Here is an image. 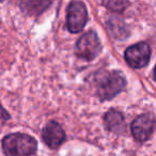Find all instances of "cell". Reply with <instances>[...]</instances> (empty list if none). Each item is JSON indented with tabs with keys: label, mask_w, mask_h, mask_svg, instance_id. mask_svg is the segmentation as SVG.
I'll return each mask as SVG.
<instances>
[{
	"label": "cell",
	"mask_w": 156,
	"mask_h": 156,
	"mask_svg": "<svg viewBox=\"0 0 156 156\" xmlns=\"http://www.w3.org/2000/svg\"><path fill=\"white\" fill-rule=\"evenodd\" d=\"M105 125L109 132L121 133L124 129V117L120 111L110 109L105 115Z\"/></svg>",
	"instance_id": "cell-8"
},
{
	"label": "cell",
	"mask_w": 156,
	"mask_h": 156,
	"mask_svg": "<svg viewBox=\"0 0 156 156\" xmlns=\"http://www.w3.org/2000/svg\"><path fill=\"white\" fill-rule=\"evenodd\" d=\"M42 138L50 149H57L65 140V133L59 123L49 122L42 132Z\"/></svg>",
	"instance_id": "cell-7"
},
{
	"label": "cell",
	"mask_w": 156,
	"mask_h": 156,
	"mask_svg": "<svg viewBox=\"0 0 156 156\" xmlns=\"http://www.w3.org/2000/svg\"><path fill=\"white\" fill-rule=\"evenodd\" d=\"M154 79L156 80V66H155V69H154Z\"/></svg>",
	"instance_id": "cell-12"
},
{
	"label": "cell",
	"mask_w": 156,
	"mask_h": 156,
	"mask_svg": "<svg viewBox=\"0 0 156 156\" xmlns=\"http://www.w3.org/2000/svg\"><path fill=\"white\" fill-rule=\"evenodd\" d=\"M2 150L5 156H31L37 152V142L30 135L13 133L2 139Z\"/></svg>",
	"instance_id": "cell-1"
},
{
	"label": "cell",
	"mask_w": 156,
	"mask_h": 156,
	"mask_svg": "<svg viewBox=\"0 0 156 156\" xmlns=\"http://www.w3.org/2000/svg\"><path fill=\"white\" fill-rule=\"evenodd\" d=\"M151 48L147 43H138L125 50V60L134 69H141L149 63Z\"/></svg>",
	"instance_id": "cell-5"
},
{
	"label": "cell",
	"mask_w": 156,
	"mask_h": 156,
	"mask_svg": "<svg viewBox=\"0 0 156 156\" xmlns=\"http://www.w3.org/2000/svg\"><path fill=\"white\" fill-rule=\"evenodd\" d=\"M88 20V12L85 3L81 1H73L67 7L66 26L71 32H80Z\"/></svg>",
	"instance_id": "cell-4"
},
{
	"label": "cell",
	"mask_w": 156,
	"mask_h": 156,
	"mask_svg": "<svg viewBox=\"0 0 156 156\" xmlns=\"http://www.w3.org/2000/svg\"><path fill=\"white\" fill-rule=\"evenodd\" d=\"M10 118L11 117H10L9 112L3 108L1 103H0V127L5 125V124L10 120Z\"/></svg>",
	"instance_id": "cell-11"
},
{
	"label": "cell",
	"mask_w": 156,
	"mask_h": 156,
	"mask_svg": "<svg viewBox=\"0 0 156 156\" xmlns=\"http://www.w3.org/2000/svg\"><path fill=\"white\" fill-rule=\"evenodd\" d=\"M106 7H108L112 11H123L125 7L128 5V2H124V1H107L104 2Z\"/></svg>",
	"instance_id": "cell-10"
},
{
	"label": "cell",
	"mask_w": 156,
	"mask_h": 156,
	"mask_svg": "<svg viewBox=\"0 0 156 156\" xmlns=\"http://www.w3.org/2000/svg\"><path fill=\"white\" fill-rule=\"evenodd\" d=\"M126 80L121 72H109L102 78L98 87V94L102 101L111 100L125 88Z\"/></svg>",
	"instance_id": "cell-2"
},
{
	"label": "cell",
	"mask_w": 156,
	"mask_h": 156,
	"mask_svg": "<svg viewBox=\"0 0 156 156\" xmlns=\"http://www.w3.org/2000/svg\"><path fill=\"white\" fill-rule=\"evenodd\" d=\"M49 5L50 2H44V1H23L20 2L22 10L28 14H40Z\"/></svg>",
	"instance_id": "cell-9"
},
{
	"label": "cell",
	"mask_w": 156,
	"mask_h": 156,
	"mask_svg": "<svg viewBox=\"0 0 156 156\" xmlns=\"http://www.w3.org/2000/svg\"><path fill=\"white\" fill-rule=\"evenodd\" d=\"M102 45L100 43L98 37L94 31H89L85 33L76 44V55L79 58L91 61L100 54Z\"/></svg>",
	"instance_id": "cell-3"
},
{
	"label": "cell",
	"mask_w": 156,
	"mask_h": 156,
	"mask_svg": "<svg viewBox=\"0 0 156 156\" xmlns=\"http://www.w3.org/2000/svg\"><path fill=\"white\" fill-rule=\"evenodd\" d=\"M156 127V119L150 113L141 115L132 123V133L137 141H145L151 137Z\"/></svg>",
	"instance_id": "cell-6"
}]
</instances>
